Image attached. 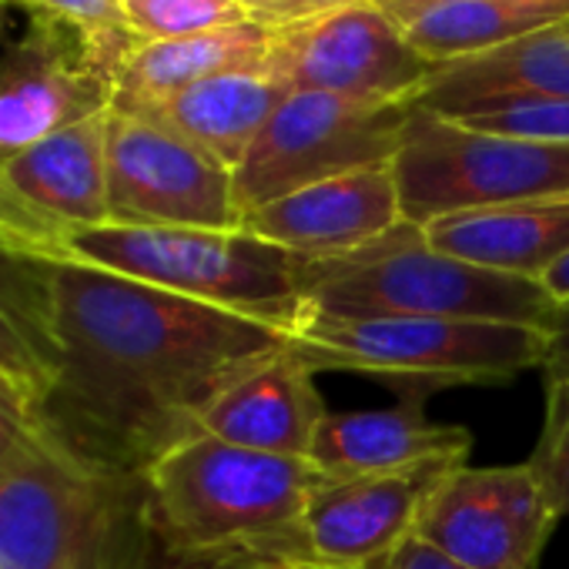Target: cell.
I'll list each match as a JSON object with an SVG mask.
<instances>
[{
    "label": "cell",
    "instance_id": "cell-15",
    "mask_svg": "<svg viewBox=\"0 0 569 569\" xmlns=\"http://www.w3.org/2000/svg\"><path fill=\"white\" fill-rule=\"evenodd\" d=\"M569 98V21L486 54L436 64L419 108L449 121Z\"/></svg>",
    "mask_w": 569,
    "mask_h": 569
},
{
    "label": "cell",
    "instance_id": "cell-19",
    "mask_svg": "<svg viewBox=\"0 0 569 569\" xmlns=\"http://www.w3.org/2000/svg\"><path fill=\"white\" fill-rule=\"evenodd\" d=\"M289 94H292L289 88L261 68V71L214 74L168 98L134 108H114V111L144 118L234 171L241 158L251 151L261 128L268 124V118L274 114V108Z\"/></svg>",
    "mask_w": 569,
    "mask_h": 569
},
{
    "label": "cell",
    "instance_id": "cell-37",
    "mask_svg": "<svg viewBox=\"0 0 569 569\" xmlns=\"http://www.w3.org/2000/svg\"><path fill=\"white\" fill-rule=\"evenodd\" d=\"M0 8H4V0H0Z\"/></svg>",
    "mask_w": 569,
    "mask_h": 569
},
{
    "label": "cell",
    "instance_id": "cell-2",
    "mask_svg": "<svg viewBox=\"0 0 569 569\" xmlns=\"http://www.w3.org/2000/svg\"><path fill=\"white\" fill-rule=\"evenodd\" d=\"M322 482L312 459L241 449L208 432L144 472L151 522L174 556L254 569L312 562L309 506Z\"/></svg>",
    "mask_w": 569,
    "mask_h": 569
},
{
    "label": "cell",
    "instance_id": "cell-22",
    "mask_svg": "<svg viewBox=\"0 0 569 569\" xmlns=\"http://www.w3.org/2000/svg\"><path fill=\"white\" fill-rule=\"evenodd\" d=\"M271 28L258 21H238L214 31H201L174 41H141L114 74V104L134 108L158 98H168L194 81L231 74V71H261L268 58Z\"/></svg>",
    "mask_w": 569,
    "mask_h": 569
},
{
    "label": "cell",
    "instance_id": "cell-33",
    "mask_svg": "<svg viewBox=\"0 0 569 569\" xmlns=\"http://www.w3.org/2000/svg\"><path fill=\"white\" fill-rule=\"evenodd\" d=\"M539 284H542V289H546L559 306H569V251L539 278Z\"/></svg>",
    "mask_w": 569,
    "mask_h": 569
},
{
    "label": "cell",
    "instance_id": "cell-16",
    "mask_svg": "<svg viewBox=\"0 0 569 569\" xmlns=\"http://www.w3.org/2000/svg\"><path fill=\"white\" fill-rule=\"evenodd\" d=\"M316 369L289 346L231 382L204 412L201 432L241 449L309 459L332 412L316 386Z\"/></svg>",
    "mask_w": 569,
    "mask_h": 569
},
{
    "label": "cell",
    "instance_id": "cell-13",
    "mask_svg": "<svg viewBox=\"0 0 569 569\" xmlns=\"http://www.w3.org/2000/svg\"><path fill=\"white\" fill-rule=\"evenodd\" d=\"M402 218L392 164L316 181L241 218V228L299 258H336L389 234Z\"/></svg>",
    "mask_w": 569,
    "mask_h": 569
},
{
    "label": "cell",
    "instance_id": "cell-12",
    "mask_svg": "<svg viewBox=\"0 0 569 569\" xmlns=\"http://www.w3.org/2000/svg\"><path fill=\"white\" fill-rule=\"evenodd\" d=\"M114 104V71L88 38L54 18H31L0 54V161Z\"/></svg>",
    "mask_w": 569,
    "mask_h": 569
},
{
    "label": "cell",
    "instance_id": "cell-25",
    "mask_svg": "<svg viewBox=\"0 0 569 569\" xmlns=\"http://www.w3.org/2000/svg\"><path fill=\"white\" fill-rule=\"evenodd\" d=\"M21 4L31 11V18H54L78 28L114 74L141 44V38L128 28L124 0H21Z\"/></svg>",
    "mask_w": 569,
    "mask_h": 569
},
{
    "label": "cell",
    "instance_id": "cell-31",
    "mask_svg": "<svg viewBox=\"0 0 569 569\" xmlns=\"http://www.w3.org/2000/svg\"><path fill=\"white\" fill-rule=\"evenodd\" d=\"M386 569H469L462 562H456L452 556L439 552L436 546H429L422 536H409L396 552L392 559L386 562Z\"/></svg>",
    "mask_w": 569,
    "mask_h": 569
},
{
    "label": "cell",
    "instance_id": "cell-30",
    "mask_svg": "<svg viewBox=\"0 0 569 569\" xmlns=\"http://www.w3.org/2000/svg\"><path fill=\"white\" fill-rule=\"evenodd\" d=\"M244 8V14L264 28H284V24H296L306 21L312 14L352 4V0H238Z\"/></svg>",
    "mask_w": 569,
    "mask_h": 569
},
{
    "label": "cell",
    "instance_id": "cell-36",
    "mask_svg": "<svg viewBox=\"0 0 569 569\" xmlns=\"http://www.w3.org/2000/svg\"><path fill=\"white\" fill-rule=\"evenodd\" d=\"M562 316H569V306H562Z\"/></svg>",
    "mask_w": 569,
    "mask_h": 569
},
{
    "label": "cell",
    "instance_id": "cell-11",
    "mask_svg": "<svg viewBox=\"0 0 569 569\" xmlns=\"http://www.w3.org/2000/svg\"><path fill=\"white\" fill-rule=\"evenodd\" d=\"M556 522L529 462H462L436 482L416 536L469 569H536Z\"/></svg>",
    "mask_w": 569,
    "mask_h": 569
},
{
    "label": "cell",
    "instance_id": "cell-3",
    "mask_svg": "<svg viewBox=\"0 0 569 569\" xmlns=\"http://www.w3.org/2000/svg\"><path fill=\"white\" fill-rule=\"evenodd\" d=\"M366 316L479 319L552 332L562 306L539 281L459 261L432 248L419 224L399 221L356 251L302 264V319Z\"/></svg>",
    "mask_w": 569,
    "mask_h": 569
},
{
    "label": "cell",
    "instance_id": "cell-26",
    "mask_svg": "<svg viewBox=\"0 0 569 569\" xmlns=\"http://www.w3.org/2000/svg\"><path fill=\"white\" fill-rule=\"evenodd\" d=\"M536 472L552 512L569 516V379H546V419L532 456Z\"/></svg>",
    "mask_w": 569,
    "mask_h": 569
},
{
    "label": "cell",
    "instance_id": "cell-23",
    "mask_svg": "<svg viewBox=\"0 0 569 569\" xmlns=\"http://www.w3.org/2000/svg\"><path fill=\"white\" fill-rule=\"evenodd\" d=\"M41 274V258L0 251V389L11 392L34 419L51 386Z\"/></svg>",
    "mask_w": 569,
    "mask_h": 569
},
{
    "label": "cell",
    "instance_id": "cell-10",
    "mask_svg": "<svg viewBox=\"0 0 569 569\" xmlns=\"http://www.w3.org/2000/svg\"><path fill=\"white\" fill-rule=\"evenodd\" d=\"M108 224L131 228H241L231 168L114 108L108 114Z\"/></svg>",
    "mask_w": 569,
    "mask_h": 569
},
{
    "label": "cell",
    "instance_id": "cell-1",
    "mask_svg": "<svg viewBox=\"0 0 569 569\" xmlns=\"http://www.w3.org/2000/svg\"><path fill=\"white\" fill-rule=\"evenodd\" d=\"M41 316L51 386L38 426L78 466L118 479H144L201 432L231 382L292 346L254 319L78 261H44Z\"/></svg>",
    "mask_w": 569,
    "mask_h": 569
},
{
    "label": "cell",
    "instance_id": "cell-24",
    "mask_svg": "<svg viewBox=\"0 0 569 569\" xmlns=\"http://www.w3.org/2000/svg\"><path fill=\"white\" fill-rule=\"evenodd\" d=\"M124 18L141 41H174L248 21L238 0H124Z\"/></svg>",
    "mask_w": 569,
    "mask_h": 569
},
{
    "label": "cell",
    "instance_id": "cell-5",
    "mask_svg": "<svg viewBox=\"0 0 569 569\" xmlns=\"http://www.w3.org/2000/svg\"><path fill=\"white\" fill-rule=\"evenodd\" d=\"M64 261L104 268L151 289L224 309L292 336L302 322V264L244 228H131L68 231Z\"/></svg>",
    "mask_w": 569,
    "mask_h": 569
},
{
    "label": "cell",
    "instance_id": "cell-27",
    "mask_svg": "<svg viewBox=\"0 0 569 569\" xmlns=\"http://www.w3.org/2000/svg\"><path fill=\"white\" fill-rule=\"evenodd\" d=\"M68 228L54 224L48 214L31 208L4 178H0V251L41 258V261H64Z\"/></svg>",
    "mask_w": 569,
    "mask_h": 569
},
{
    "label": "cell",
    "instance_id": "cell-32",
    "mask_svg": "<svg viewBox=\"0 0 569 569\" xmlns=\"http://www.w3.org/2000/svg\"><path fill=\"white\" fill-rule=\"evenodd\" d=\"M539 369L546 379H569V316H559V326L546 336V356Z\"/></svg>",
    "mask_w": 569,
    "mask_h": 569
},
{
    "label": "cell",
    "instance_id": "cell-9",
    "mask_svg": "<svg viewBox=\"0 0 569 569\" xmlns=\"http://www.w3.org/2000/svg\"><path fill=\"white\" fill-rule=\"evenodd\" d=\"M264 71L289 91H326L359 101H416L436 64L426 61L379 0L271 28Z\"/></svg>",
    "mask_w": 569,
    "mask_h": 569
},
{
    "label": "cell",
    "instance_id": "cell-17",
    "mask_svg": "<svg viewBox=\"0 0 569 569\" xmlns=\"http://www.w3.org/2000/svg\"><path fill=\"white\" fill-rule=\"evenodd\" d=\"M469 452V429L436 422L422 412L419 399H402L392 409L329 412L309 459L326 479H356L462 466Z\"/></svg>",
    "mask_w": 569,
    "mask_h": 569
},
{
    "label": "cell",
    "instance_id": "cell-34",
    "mask_svg": "<svg viewBox=\"0 0 569 569\" xmlns=\"http://www.w3.org/2000/svg\"><path fill=\"white\" fill-rule=\"evenodd\" d=\"M274 569H386V562L376 566H329V562H289V566H274Z\"/></svg>",
    "mask_w": 569,
    "mask_h": 569
},
{
    "label": "cell",
    "instance_id": "cell-6",
    "mask_svg": "<svg viewBox=\"0 0 569 569\" xmlns=\"http://www.w3.org/2000/svg\"><path fill=\"white\" fill-rule=\"evenodd\" d=\"M546 336L509 322L366 316L302 319L292 332V349L316 372H362L422 402L432 389L512 382L539 369Z\"/></svg>",
    "mask_w": 569,
    "mask_h": 569
},
{
    "label": "cell",
    "instance_id": "cell-14",
    "mask_svg": "<svg viewBox=\"0 0 569 569\" xmlns=\"http://www.w3.org/2000/svg\"><path fill=\"white\" fill-rule=\"evenodd\" d=\"M456 466H426L389 476L326 479L309 506V546L316 562L376 566L416 536L436 482Z\"/></svg>",
    "mask_w": 569,
    "mask_h": 569
},
{
    "label": "cell",
    "instance_id": "cell-28",
    "mask_svg": "<svg viewBox=\"0 0 569 569\" xmlns=\"http://www.w3.org/2000/svg\"><path fill=\"white\" fill-rule=\"evenodd\" d=\"M476 131H492L506 138H529V141H552V144H569V98L562 101H536V104H519L506 108L496 114H476L459 121Z\"/></svg>",
    "mask_w": 569,
    "mask_h": 569
},
{
    "label": "cell",
    "instance_id": "cell-4",
    "mask_svg": "<svg viewBox=\"0 0 569 569\" xmlns=\"http://www.w3.org/2000/svg\"><path fill=\"white\" fill-rule=\"evenodd\" d=\"M154 552L171 549L144 479L91 472L61 449L0 472V569H228L154 566Z\"/></svg>",
    "mask_w": 569,
    "mask_h": 569
},
{
    "label": "cell",
    "instance_id": "cell-7",
    "mask_svg": "<svg viewBox=\"0 0 569 569\" xmlns=\"http://www.w3.org/2000/svg\"><path fill=\"white\" fill-rule=\"evenodd\" d=\"M392 174L402 218L422 228L459 211L569 198V144L476 131L412 101Z\"/></svg>",
    "mask_w": 569,
    "mask_h": 569
},
{
    "label": "cell",
    "instance_id": "cell-20",
    "mask_svg": "<svg viewBox=\"0 0 569 569\" xmlns=\"http://www.w3.org/2000/svg\"><path fill=\"white\" fill-rule=\"evenodd\" d=\"M426 241L459 261L539 281L569 251V198L516 201L436 218Z\"/></svg>",
    "mask_w": 569,
    "mask_h": 569
},
{
    "label": "cell",
    "instance_id": "cell-29",
    "mask_svg": "<svg viewBox=\"0 0 569 569\" xmlns=\"http://www.w3.org/2000/svg\"><path fill=\"white\" fill-rule=\"evenodd\" d=\"M51 449L58 446L44 436L38 419L11 392L0 389V472L21 469L48 456Z\"/></svg>",
    "mask_w": 569,
    "mask_h": 569
},
{
    "label": "cell",
    "instance_id": "cell-18",
    "mask_svg": "<svg viewBox=\"0 0 569 569\" xmlns=\"http://www.w3.org/2000/svg\"><path fill=\"white\" fill-rule=\"evenodd\" d=\"M108 114H94L4 158L0 178L68 231L108 224Z\"/></svg>",
    "mask_w": 569,
    "mask_h": 569
},
{
    "label": "cell",
    "instance_id": "cell-8",
    "mask_svg": "<svg viewBox=\"0 0 569 569\" xmlns=\"http://www.w3.org/2000/svg\"><path fill=\"white\" fill-rule=\"evenodd\" d=\"M412 101H359L292 91L231 171L241 218L326 178L386 168L399 154Z\"/></svg>",
    "mask_w": 569,
    "mask_h": 569
},
{
    "label": "cell",
    "instance_id": "cell-21",
    "mask_svg": "<svg viewBox=\"0 0 569 569\" xmlns=\"http://www.w3.org/2000/svg\"><path fill=\"white\" fill-rule=\"evenodd\" d=\"M432 64L472 58L569 21V0H379Z\"/></svg>",
    "mask_w": 569,
    "mask_h": 569
},
{
    "label": "cell",
    "instance_id": "cell-35",
    "mask_svg": "<svg viewBox=\"0 0 569 569\" xmlns=\"http://www.w3.org/2000/svg\"><path fill=\"white\" fill-rule=\"evenodd\" d=\"M231 569H254V566H231Z\"/></svg>",
    "mask_w": 569,
    "mask_h": 569
}]
</instances>
